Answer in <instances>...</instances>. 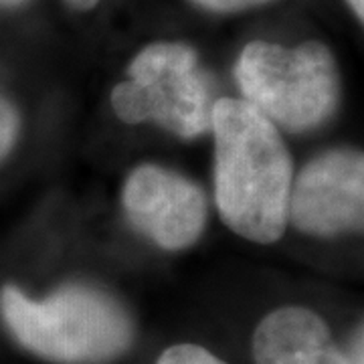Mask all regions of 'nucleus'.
I'll list each match as a JSON object with an SVG mask.
<instances>
[{
    "mask_svg": "<svg viewBox=\"0 0 364 364\" xmlns=\"http://www.w3.org/2000/svg\"><path fill=\"white\" fill-rule=\"evenodd\" d=\"M215 200L225 225L255 243L277 241L287 227L291 158L279 132L243 100L213 104Z\"/></svg>",
    "mask_w": 364,
    "mask_h": 364,
    "instance_id": "obj_1",
    "label": "nucleus"
},
{
    "mask_svg": "<svg viewBox=\"0 0 364 364\" xmlns=\"http://www.w3.org/2000/svg\"><path fill=\"white\" fill-rule=\"evenodd\" d=\"M0 314L21 346L51 363H109L134 340L128 312L93 287H61L37 301L6 286L0 294Z\"/></svg>",
    "mask_w": 364,
    "mask_h": 364,
    "instance_id": "obj_2",
    "label": "nucleus"
},
{
    "mask_svg": "<svg viewBox=\"0 0 364 364\" xmlns=\"http://www.w3.org/2000/svg\"><path fill=\"white\" fill-rule=\"evenodd\" d=\"M235 79L243 102L289 132L318 128L338 107V67L318 41L294 49L253 41L239 55Z\"/></svg>",
    "mask_w": 364,
    "mask_h": 364,
    "instance_id": "obj_3",
    "label": "nucleus"
},
{
    "mask_svg": "<svg viewBox=\"0 0 364 364\" xmlns=\"http://www.w3.org/2000/svg\"><path fill=\"white\" fill-rule=\"evenodd\" d=\"M112 105L126 124L156 122L181 138L210 130V83L193 47L154 43L128 67V79L112 91Z\"/></svg>",
    "mask_w": 364,
    "mask_h": 364,
    "instance_id": "obj_4",
    "label": "nucleus"
},
{
    "mask_svg": "<svg viewBox=\"0 0 364 364\" xmlns=\"http://www.w3.org/2000/svg\"><path fill=\"white\" fill-rule=\"evenodd\" d=\"M364 217V158L358 150H330L291 182L287 221L306 235L360 231Z\"/></svg>",
    "mask_w": 364,
    "mask_h": 364,
    "instance_id": "obj_5",
    "label": "nucleus"
},
{
    "mask_svg": "<svg viewBox=\"0 0 364 364\" xmlns=\"http://www.w3.org/2000/svg\"><path fill=\"white\" fill-rule=\"evenodd\" d=\"M124 208L140 233L168 251L191 247L208 215L200 186L156 164L132 170L124 184Z\"/></svg>",
    "mask_w": 364,
    "mask_h": 364,
    "instance_id": "obj_6",
    "label": "nucleus"
},
{
    "mask_svg": "<svg viewBox=\"0 0 364 364\" xmlns=\"http://www.w3.org/2000/svg\"><path fill=\"white\" fill-rule=\"evenodd\" d=\"M255 364H350L318 314L284 306L261 320L253 334Z\"/></svg>",
    "mask_w": 364,
    "mask_h": 364,
    "instance_id": "obj_7",
    "label": "nucleus"
},
{
    "mask_svg": "<svg viewBox=\"0 0 364 364\" xmlns=\"http://www.w3.org/2000/svg\"><path fill=\"white\" fill-rule=\"evenodd\" d=\"M156 364H229L198 344H174L158 356Z\"/></svg>",
    "mask_w": 364,
    "mask_h": 364,
    "instance_id": "obj_8",
    "label": "nucleus"
},
{
    "mask_svg": "<svg viewBox=\"0 0 364 364\" xmlns=\"http://www.w3.org/2000/svg\"><path fill=\"white\" fill-rule=\"evenodd\" d=\"M18 136V114L14 105L0 97V160L11 152Z\"/></svg>",
    "mask_w": 364,
    "mask_h": 364,
    "instance_id": "obj_9",
    "label": "nucleus"
},
{
    "mask_svg": "<svg viewBox=\"0 0 364 364\" xmlns=\"http://www.w3.org/2000/svg\"><path fill=\"white\" fill-rule=\"evenodd\" d=\"M193 2L213 13H237V11L253 9L259 4H267L272 0H193Z\"/></svg>",
    "mask_w": 364,
    "mask_h": 364,
    "instance_id": "obj_10",
    "label": "nucleus"
},
{
    "mask_svg": "<svg viewBox=\"0 0 364 364\" xmlns=\"http://www.w3.org/2000/svg\"><path fill=\"white\" fill-rule=\"evenodd\" d=\"M364 340H363V328H358L356 336L352 340V352H350V364H364Z\"/></svg>",
    "mask_w": 364,
    "mask_h": 364,
    "instance_id": "obj_11",
    "label": "nucleus"
},
{
    "mask_svg": "<svg viewBox=\"0 0 364 364\" xmlns=\"http://www.w3.org/2000/svg\"><path fill=\"white\" fill-rule=\"evenodd\" d=\"M69 6H73V9H77V11H90L93 9L100 0H65Z\"/></svg>",
    "mask_w": 364,
    "mask_h": 364,
    "instance_id": "obj_12",
    "label": "nucleus"
},
{
    "mask_svg": "<svg viewBox=\"0 0 364 364\" xmlns=\"http://www.w3.org/2000/svg\"><path fill=\"white\" fill-rule=\"evenodd\" d=\"M348 4H350V9L354 11V14L358 16V21H363L364 18V0H348Z\"/></svg>",
    "mask_w": 364,
    "mask_h": 364,
    "instance_id": "obj_13",
    "label": "nucleus"
},
{
    "mask_svg": "<svg viewBox=\"0 0 364 364\" xmlns=\"http://www.w3.org/2000/svg\"><path fill=\"white\" fill-rule=\"evenodd\" d=\"M2 4H9V6H16V4H23L26 0H0Z\"/></svg>",
    "mask_w": 364,
    "mask_h": 364,
    "instance_id": "obj_14",
    "label": "nucleus"
}]
</instances>
